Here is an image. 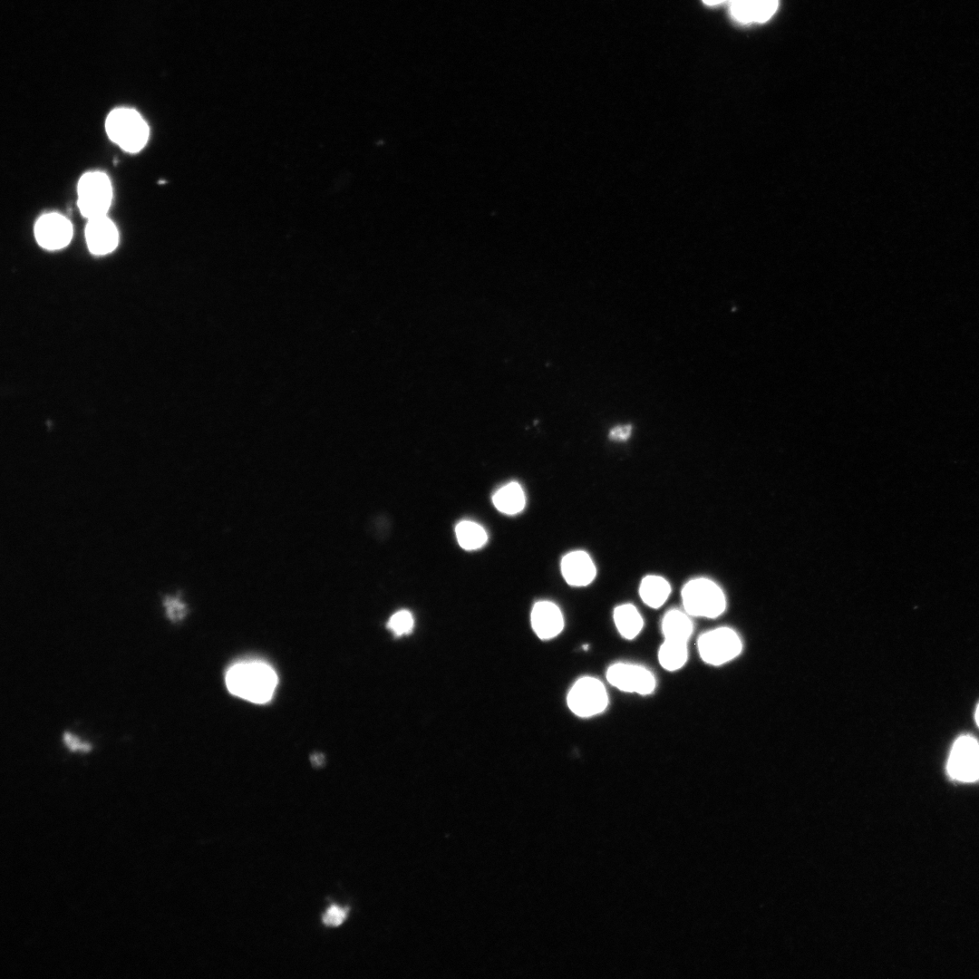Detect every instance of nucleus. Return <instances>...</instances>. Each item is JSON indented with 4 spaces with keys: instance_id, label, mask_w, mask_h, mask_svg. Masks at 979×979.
<instances>
[{
    "instance_id": "f257e3e1",
    "label": "nucleus",
    "mask_w": 979,
    "mask_h": 979,
    "mask_svg": "<svg viewBox=\"0 0 979 979\" xmlns=\"http://www.w3.org/2000/svg\"><path fill=\"white\" fill-rule=\"evenodd\" d=\"M225 683L231 694L262 704L272 699L278 678L268 664L258 660H247L236 663L228 669Z\"/></svg>"
},
{
    "instance_id": "f03ea898",
    "label": "nucleus",
    "mask_w": 979,
    "mask_h": 979,
    "mask_svg": "<svg viewBox=\"0 0 979 979\" xmlns=\"http://www.w3.org/2000/svg\"><path fill=\"white\" fill-rule=\"evenodd\" d=\"M105 130L111 141L130 153L142 150L150 134L142 116L136 110L124 107L114 109L108 114Z\"/></svg>"
},
{
    "instance_id": "7ed1b4c3",
    "label": "nucleus",
    "mask_w": 979,
    "mask_h": 979,
    "mask_svg": "<svg viewBox=\"0 0 979 979\" xmlns=\"http://www.w3.org/2000/svg\"><path fill=\"white\" fill-rule=\"evenodd\" d=\"M684 611L693 616L716 617L725 609L726 600L722 590L707 578L688 581L682 590Z\"/></svg>"
},
{
    "instance_id": "20e7f679",
    "label": "nucleus",
    "mask_w": 979,
    "mask_h": 979,
    "mask_svg": "<svg viewBox=\"0 0 979 979\" xmlns=\"http://www.w3.org/2000/svg\"><path fill=\"white\" fill-rule=\"evenodd\" d=\"M77 205L87 219L106 216L112 199L109 177L102 171L83 174L77 186Z\"/></svg>"
},
{
    "instance_id": "39448f33",
    "label": "nucleus",
    "mask_w": 979,
    "mask_h": 979,
    "mask_svg": "<svg viewBox=\"0 0 979 979\" xmlns=\"http://www.w3.org/2000/svg\"><path fill=\"white\" fill-rule=\"evenodd\" d=\"M567 703L575 715L589 718L605 712L608 705V694L600 680L593 676H583L570 688Z\"/></svg>"
},
{
    "instance_id": "423d86ee",
    "label": "nucleus",
    "mask_w": 979,
    "mask_h": 979,
    "mask_svg": "<svg viewBox=\"0 0 979 979\" xmlns=\"http://www.w3.org/2000/svg\"><path fill=\"white\" fill-rule=\"evenodd\" d=\"M697 647L702 660L712 665L723 664L742 651L739 635L731 628L719 627L700 635Z\"/></svg>"
},
{
    "instance_id": "0eeeda50",
    "label": "nucleus",
    "mask_w": 979,
    "mask_h": 979,
    "mask_svg": "<svg viewBox=\"0 0 979 979\" xmlns=\"http://www.w3.org/2000/svg\"><path fill=\"white\" fill-rule=\"evenodd\" d=\"M949 776L958 781L979 780V742L971 735L956 739L946 765Z\"/></svg>"
},
{
    "instance_id": "6e6552de",
    "label": "nucleus",
    "mask_w": 979,
    "mask_h": 979,
    "mask_svg": "<svg viewBox=\"0 0 979 979\" xmlns=\"http://www.w3.org/2000/svg\"><path fill=\"white\" fill-rule=\"evenodd\" d=\"M606 676L612 686L625 693L647 695L654 691L656 685L653 673L635 664L616 663L608 667Z\"/></svg>"
},
{
    "instance_id": "1a4fd4ad",
    "label": "nucleus",
    "mask_w": 979,
    "mask_h": 979,
    "mask_svg": "<svg viewBox=\"0 0 979 979\" xmlns=\"http://www.w3.org/2000/svg\"><path fill=\"white\" fill-rule=\"evenodd\" d=\"M73 233L71 221L56 212L42 215L34 225V237L37 243L48 250L66 247L73 237Z\"/></svg>"
},
{
    "instance_id": "9d476101",
    "label": "nucleus",
    "mask_w": 979,
    "mask_h": 979,
    "mask_svg": "<svg viewBox=\"0 0 979 979\" xmlns=\"http://www.w3.org/2000/svg\"><path fill=\"white\" fill-rule=\"evenodd\" d=\"M85 239L92 254L105 255L116 248L119 233L115 224L107 215L101 216L87 219Z\"/></svg>"
},
{
    "instance_id": "9b49d317",
    "label": "nucleus",
    "mask_w": 979,
    "mask_h": 979,
    "mask_svg": "<svg viewBox=\"0 0 979 979\" xmlns=\"http://www.w3.org/2000/svg\"><path fill=\"white\" fill-rule=\"evenodd\" d=\"M531 625L540 639H551L562 632L564 617L559 607L553 602L538 601L531 611Z\"/></svg>"
},
{
    "instance_id": "f8f14e48",
    "label": "nucleus",
    "mask_w": 979,
    "mask_h": 979,
    "mask_svg": "<svg viewBox=\"0 0 979 979\" xmlns=\"http://www.w3.org/2000/svg\"><path fill=\"white\" fill-rule=\"evenodd\" d=\"M561 573L568 585L585 586L594 580L596 569L592 558L586 552L576 550L563 557Z\"/></svg>"
},
{
    "instance_id": "ddd939ff",
    "label": "nucleus",
    "mask_w": 979,
    "mask_h": 979,
    "mask_svg": "<svg viewBox=\"0 0 979 979\" xmlns=\"http://www.w3.org/2000/svg\"><path fill=\"white\" fill-rule=\"evenodd\" d=\"M693 623L685 611L671 609L662 620L664 639L688 643L693 633Z\"/></svg>"
},
{
    "instance_id": "4468645a",
    "label": "nucleus",
    "mask_w": 979,
    "mask_h": 979,
    "mask_svg": "<svg viewBox=\"0 0 979 979\" xmlns=\"http://www.w3.org/2000/svg\"><path fill=\"white\" fill-rule=\"evenodd\" d=\"M616 627L622 637L631 640L642 631L644 620L636 607L631 604H623L614 609Z\"/></svg>"
},
{
    "instance_id": "2eb2a0df",
    "label": "nucleus",
    "mask_w": 979,
    "mask_h": 979,
    "mask_svg": "<svg viewBox=\"0 0 979 979\" xmlns=\"http://www.w3.org/2000/svg\"><path fill=\"white\" fill-rule=\"evenodd\" d=\"M670 593V584L660 576L649 575L641 581L639 587L640 597L649 607L658 608L662 606Z\"/></svg>"
},
{
    "instance_id": "dca6fc26",
    "label": "nucleus",
    "mask_w": 979,
    "mask_h": 979,
    "mask_svg": "<svg viewBox=\"0 0 979 979\" xmlns=\"http://www.w3.org/2000/svg\"><path fill=\"white\" fill-rule=\"evenodd\" d=\"M492 501L500 512L514 515L524 509L526 500L520 485L517 482H510L495 492Z\"/></svg>"
},
{
    "instance_id": "f3484780",
    "label": "nucleus",
    "mask_w": 979,
    "mask_h": 979,
    "mask_svg": "<svg viewBox=\"0 0 979 979\" xmlns=\"http://www.w3.org/2000/svg\"><path fill=\"white\" fill-rule=\"evenodd\" d=\"M687 644L664 639L658 651V661L661 666L670 672L682 668L688 659Z\"/></svg>"
},
{
    "instance_id": "a211bd4d",
    "label": "nucleus",
    "mask_w": 979,
    "mask_h": 979,
    "mask_svg": "<svg viewBox=\"0 0 979 979\" xmlns=\"http://www.w3.org/2000/svg\"><path fill=\"white\" fill-rule=\"evenodd\" d=\"M455 532L458 543L466 550L481 548L488 538L485 529L480 525L470 520L460 521L456 526Z\"/></svg>"
},
{
    "instance_id": "6ab92c4d",
    "label": "nucleus",
    "mask_w": 979,
    "mask_h": 979,
    "mask_svg": "<svg viewBox=\"0 0 979 979\" xmlns=\"http://www.w3.org/2000/svg\"><path fill=\"white\" fill-rule=\"evenodd\" d=\"M162 606L166 616L172 623L182 621L189 613L188 606L180 598L179 595H166L163 597Z\"/></svg>"
},
{
    "instance_id": "aec40b11",
    "label": "nucleus",
    "mask_w": 979,
    "mask_h": 979,
    "mask_svg": "<svg viewBox=\"0 0 979 979\" xmlns=\"http://www.w3.org/2000/svg\"><path fill=\"white\" fill-rule=\"evenodd\" d=\"M412 615L407 610L394 613L387 623V627L396 635L409 634L413 628Z\"/></svg>"
},
{
    "instance_id": "412c9836",
    "label": "nucleus",
    "mask_w": 979,
    "mask_h": 979,
    "mask_svg": "<svg viewBox=\"0 0 979 979\" xmlns=\"http://www.w3.org/2000/svg\"><path fill=\"white\" fill-rule=\"evenodd\" d=\"M733 17L742 23L754 22V0H730Z\"/></svg>"
},
{
    "instance_id": "4be33fe9",
    "label": "nucleus",
    "mask_w": 979,
    "mask_h": 979,
    "mask_svg": "<svg viewBox=\"0 0 979 979\" xmlns=\"http://www.w3.org/2000/svg\"><path fill=\"white\" fill-rule=\"evenodd\" d=\"M778 0H754V22L763 23L774 14Z\"/></svg>"
},
{
    "instance_id": "5701e85b",
    "label": "nucleus",
    "mask_w": 979,
    "mask_h": 979,
    "mask_svg": "<svg viewBox=\"0 0 979 979\" xmlns=\"http://www.w3.org/2000/svg\"><path fill=\"white\" fill-rule=\"evenodd\" d=\"M347 914V907L332 905L323 915L322 921L327 926H338L346 919Z\"/></svg>"
},
{
    "instance_id": "b1692460",
    "label": "nucleus",
    "mask_w": 979,
    "mask_h": 979,
    "mask_svg": "<svg viewBox=\"0 0 979 979\" xmlns=\"http://www.w3.org/2000/svg\"><path fill=\"white\" fill-rule=\"evenodd\" d=\"M63 742L66 748L72 752H89L92 749V745L90 742L82 741L77 735L64 732L63 734Z\"/></svg>"
},
{
    "instance_id": "393cba45",
    "label": "nucleus",
    "mask_w": 979,
    "mask_h": 979,
    "mask_svg": "<svg viewBox=\"0 0 979 979\" xmlns=\"http://www.w3.org/2000/svg\"><path fill=\"white\" fill-rule=\"evenodd\" d=\"M632 433L631 424H622L612 428L609 431L608 437L615 441H625L629 439Z\"/></svg>"
},
{
    "instance_id": "a878e982",
    "label": "nucleus",
    "mask_w": 979,
    "mask_h": 979,
    "mask_svg": "<svg viewBox=\"0 0 979 979\" xmlns=\"http://www.w3.org/2000/svg\"><path fill=\"white\" fill-rule=\"evenodd\" d=\"M703 1L705 4L709 5H715L722 3L725 0H703Z\"/></svg>"
},
{
    "instance_id": "bb28decb",
    "label": "nucleus",
    "mask_w": 979,
    "mask_h": 979,
    "mask_svg": "<svg viewBox=\"0 0 979 979\" xmlns=\"http://www.w3.org/2000/svg\"><path fill=\"white\" fill-rule=\"evenodd\" d=\"M974 717H975L976 724L979 727V704L977 705Z\"/></svg>"
}]
</instances>
